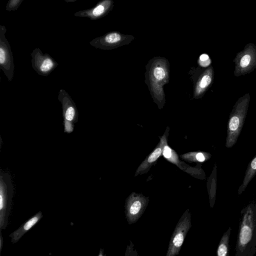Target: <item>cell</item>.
Returning a JSON list of instances; mask_svg holds the SVG:
<instances>
[{"label":"cell","instance_id":"1","mask_svg":"<svg viewBox=\"0 0 256 256\" xmlns=\"http://www.w3.org/2000/svg\"><path fill=\"white\" fill-rule=\"evenodd\" d=\"M250 95L246 93L238 98L230 114L228 124L226 146L232 148L237 142L248 112Z\"/></svg>","mask_w":256,"mask_h":256},{"label":"cell","instance_id":"2","mask_svg":"<svg viewBox=\"0 0 256 256\" xmlns=\"http://www.w3.org/2000/svg\"><path fill=\"white\" fill-rule=\"evenodd\" d=\"M14 187L10 174L0 172V228L5 229L11 210Z\"/></svg>","mask_w":256,"mask_h":256},{"label":"cell","instance_id":"3","mask_svg":"<svg viewBox=\"0 0 256 256\" xmlns=\"http://www.w3.org/2000/svg\"><path fill=\"white\" fill-rule=\"evenodd\" d=\"M243 211L236 245V255L243 252L251 241L254 228V211L250 205Z\"/></svg>","mask_w":256,"mask_h":256},{"label":"cell","instance_id":"4","mask_svg":"<svg viewBox=\"0 0 256 256\" xmlns=\"http://www.w3.org/2000/svg\"><path fill=\"white\" fill-rule=\"evenodd\" d=\"M234 76L238 77L249 74L256 68V46L248 43L243 50L238 52L234 60Z\"/></svg>","mask_w":256,"mask_h":256},{"label":"cell","instance_id":"5","mask_svg":"<svg viewBox=\"0 0 256 256\" xmlns=\"http://www.w3.org/2000/svg\"><path fill=\"white\" fill-rule=\"evenodd\" d=\"M0 27V68L8 82H11L14 71V58L10 44L5 36L6 28L4 26Z\"/></svg>","mask_w":256,"mask_h":256},{"label":"cell","instance_id":"6","mask_svg":"<svg viewBox=\"0 0 256 256\" xmlns=\"http://www.w3.org/2000/svg\"><path fill=\"white\" fill-rule=\"evenodd\" d=\"M30 55L32 67L40 76L50 74L58 65L52 56L48 54H43L39 48H35Z\"/></svg>","mask_w":256,"mask_h":256},{"label":"cell","instance_id":"7","mask_svg":"<svg viewBox=\"0 0 256 256\" xmlns=\"http://www.w3.org/2000/svg\"><path fill=\"white\" fill-rule=\"evenodd\" d=\"M58 100L62 104L63 118L72 122H77L78 112L76 104L64 89H61L58 94Z\"/></svg>","mask_w":256,"mask_h":256},{"label":"cell","instance_id":"8","mask_svg":"<svg viewBox=\"0 0 256 256\" xmlns=\"http://www.w3.org/2000/svg\"><path fill=\"white\" fill-rule=\"evenodd\" d=\"M214 78L213 67L210 66L204 70L198 78L194 90V97L202 96L212 84Z\"/></svg>","mask_w":256,"mask_h":256},{"label":"cell","instance_id":"9","mask_svg":"<svg viewBox=\"0 0 256 256\" xmlns=\"http://www.w3.org/2000/svg\"><path fill=\"white\" fill-rule=\"evenodd\" d=\"M42 216V212L40 211L22 224L17 230L10 234L12 242L13 244L17 242L26 233L39 222Z\"/></svg>","mask_w":256,"mask_h":256},{"label":"cell","instance_id":"10","mask_svg":"<svg viewBox=\"0 0 256 256\" xmlns=\"http://www.w3.org/2000/svg\"><path fill=\"white\" fill-rule=\"evenodd\" d=\"M122 40V36L118 32H110L96 38L90 43L91 46L101 49H108L118 44Z\"/></svg>","mask_w":256,"mask_h":256},{"label":"cell","instance_id":"11","mask_svg":"<svg viewBox=\"0 0 256 256\" xmlns=\"http://www.w3.org/2000/svg\"><path fill=\"white\" fill-rule=\"evenodd\" d=\"M111 5L110 0H104L97 4L94 7L88 10L76 12V16L87 17L94 20L102 16L108 10Z\"/></svg>","mask_w":256,"mask_h":256},{"label":"cell","instance_id":"12","mask_svg":"<svg viewBox=\"0 0 256 256\" xmlns=\"http://www.w3.org/2000/svg\"><path fill=\"white\" fill-rule=\"evenodd\" d=\"M256 174V156L249 163L242 184L240 186L238 194H240L246 188L247 186Z\"/></svg>","mask_w":256,"mask_h":256},{"label":"cell","instance_id":"13","mask_svg":"<svg viewBox=\"0 0 256 256\" xmlns=\"http://www.w3.org/2000/svg\"><path fill=\"white\" fill-rule=\"evenodd\" d=\"M151 78L153 82V86H160L158 81L162 82H166L167 72L166 66H162L160 64H156L152 68L151 71Z\"/></svg>","mask_w":256,"mask_h":256},{"label":"cell","instance_id":"14","mask_svg":"<svg viewBox=\"0 0 256 256\" xmlns=\"http://www.w3.org/2000/svg\"><path fill=\"white\" fill-rule=\"evenodd\" d=\"M232 228L230 227L223 234L217 250L218 256H227L229 252V242Z\"/></svg>","mask_w":256,"mask_h":256},{"label":"cell","instance_id":"15","mask_svg":"<svg viewBox=\"0 0 256 256\" xmlns=\"http://www.w3.org/2000/svg\"><path fill=\"white\" fill-rule=\"evenodd\" d=\"M22 0H9L6 6V10L8 11L16 10Z\"/></svg>","mask_w":256,"mask_h":256},{"label":"cell","instance_id":"16","mask_svg":"<svg viewBox=\"0 0 256 256\" xmlns=\"http://www.w3.org/2000/svg\"><path fill=\"white\" fill-rule=\"evenodd\" d=\"M63 124L64 126V132L67 134H70L74 131V124L66 119L63 118Z\"/></svg>","mask_w":256,"mask_h":256},{"label":"cell","instance_id":"17","mask_svg":"<svg viewBox=\"0 0 256 256\" xmlns=\"http://www.w3.org/2000/svg\"><path fill=\"white\" fill-rule=\"evenodd\" d=\"M162 150L161 148H156L150 156L148 158V162H152L156 160V159L162 154Z\"/></svg>","mask_w":256,"mask_h":256},{"label":"cell","instance_id":"18","mask_svg":"<svg viewBox=\"0 0 256 256\" xmlns=\"http://www.w3.org/2000/svg\"><path fill=\"white\" fill-rule=\"evenodd\" d=\"M198 63L202 66L206 67L210 63V60L206 54H202L200 56Z\"/></svg>","mask_w":256,"mask_h":256},{"label":"cell","instance_id":"19","mask_svg":"<svg viewBox=\"0 0 256 256\" xmlns=\"http://www.w3.org/2000/svg\"><path fill=\"white\" fill-rule=\"evenodd\" d=\"M183 240L184 236L182 234V233H178L174 237L173 243L175 246L179 248L182 245Z\"/></svg>","mask_w":256,"mask_h":256},{"label":"cell","instance_id":"20","mask_svg":"<svg viewBox=\"0 0 256 256\" xmlns=\"http://www.w3.org/2000/svg\"><path fill=\"white\" fill-rule=\"evenodd\" d=\"M141 204L139 201L134 202L130 208V213L132 214H136L140 210Z\"/></svg>","mask_w":256,"mask_h":256},{"label":"cell","instance_id":"21","mask_svg":"<svg viewBox=\"0 0 256 256\" xmlns=\"http://www.w3.org/2000/svg\"><path fill=\"white\" fill-rule=\"evenodd\" d=\"M163 155L167 158L171 156L172 150L168 146H165L164 148Z\"/></svg>","mask_w":256,"mask_h":256},{"label":"cell","instance_id":"22","mask_svg":"<svg viewBox=\"0 0 256 256\" xmlns=\"http://www.w3.org/2000/svg\"><path fill=\"white\" fill-rule=\"evenodd\" d=\"M0 251L1 252L2 250V246H3V242H4V240H3V238L2 236V234L0 233Z\"/></svg>","mask_w":256,"mask_h":256},{"label":"cell","instance_id":"23","mask_svg":"<svg viewBox=\"0 0 256 256\" xmlns=\"http://www.w3.org/2000/svg\"><path fill=\"white\" fill-rule=\"evenodd\" d=\"M65 0L67 2H74L76 0Z\"/></svg>","mask_w":256,"mask_h":256}]
</instances>
